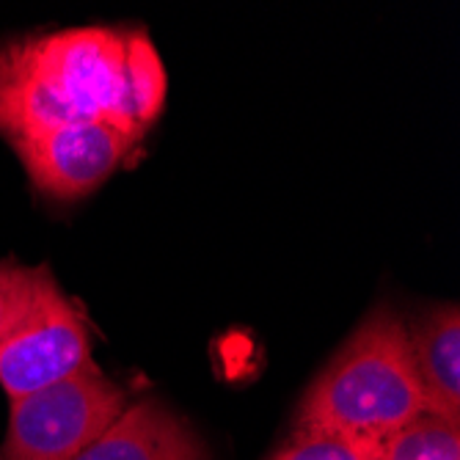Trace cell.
<instances>
[{"label":"cell","instance_id":"9","mask_svg":"<svg viewBox=\"0 0 460 460\" xmlns=\"http://www.w3.org/2000/svg\"><path fill=\"white\" fill-rule=\"evenodd\" d=\"M381 438L298 428L270 460H378Z\"/></svg>","mask_w":460,"mask_h":460},{"label":"cell","instance_id":"8","mask_svg":"<svg viewBox=\"0 0 460 460\" xmlns=\"http://www.w3.org/2000/svg\"><path fill=\"white\" fill-rule=\"evenodd\" d=\"M378 460H460V425L425 411L381 438Z\"/></svg>","mask_w":460,"mask_h":460},{"label":"cell","instance_id":"5","mask_svg":"<svg viewBox=\"0 0 460 460\" xmlns=\"http://www.w3.org/2000/svg\"><path fill=\"white\" fill-rule=\"evenodd\" d=\"M31 182L50 199L72 201L97 190L136 146L108 124H69L12 144Z\"/></svg>","mask_w":460,"mask_h":460},{"label":"cell","instance_id":"6","mask_svg":"<svg viewBox=\"0 0 460 460\" xmlns=\"http://www.w3.org/2000/svg\"><path fill=\"white\" fill-rule=\"evenodd\" d=\"M75 460H210L193 428L160 402L128 405Z\"/></svg>","mask_w":460,"mask_h":460},{"label":"cell","instance_id":"3","mask_svg":"<svg viewBox=\"0 0 460 460\" xmlns=\"http://www.w3.org/2000/svg\"><path fill=\"white\" fill-rule=\"evenodd\" d=\"M124 408V392L92 364L66 381L12 400L4 460H75Z\"/></svg>","mask_w":460,"mask_h":460},{"label":"cell","instance_id":"7","mask_svg":"<svg viewBox=\"0 0 460 460\" xmlns=\"http://www.w3.org/2000/svg\"><path fill=\"white\" fill-rule=\"evenodd\" d=\"M413 364L428 394V411L460 425V312L436 306L408 328Z\"/></svg>","mask_w":460,"mask_h":460},{"label":"cell","instance_id":"4","mask_svg":"<svg viewBox=\"0 0 460 460\" xmlns=\"http://www.w3.org/2000/svg\"><path fill=\"white\" fill-rule=\"evenodd\" d=\"M89 325L45 268L25 323L0 342V389L20 400L92 367Z\"/></svg>","mask_w":460,"mask_h":460},{"label":"cell","instance_id":"1","mask_svg":"<svg viewBox=\"0 0 460 460\" xmlns=\"http://www.w3.org/2000/svg\"><path fill=\"white\" fill-rule=\"evenodd\" d=\"M165 105V69L146 31L66 28L0 45V136L9 144L69 124L141 141Z\"/></svg>","mask_w":460,"mask_h":460},{"label":"cell","instance_id":"10","mask_svg":"<svg viewBox=\"0 0 460 460\" xmlns=\"http://www.w3.org/2000/svg\"><path fill=\"white\" fill-rule=\"evenodd\" d=\"M41 273H45V265L22 268L14 262H0V342L9 340L31 314Z\"/></svg>","mask_w":460,"mask_h":460},{"label":"cell","instance_id":"2","mask_svg":"<svg viewBox=\"0 0 460 460\" xmlns=\"http://www.w3.org/2000/svg\"><path fill=\"white\" fill-rule=\"evenodd\" d=\"M428 411L405 320L375 309L317 375L298 408V428L386 438Z\"/></svg>","mask_w":460,"mask_h":460}]
</instances>
